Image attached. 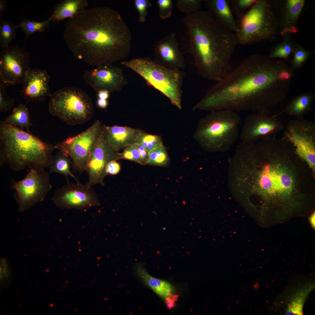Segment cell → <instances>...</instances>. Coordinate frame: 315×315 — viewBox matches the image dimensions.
Returning a JSON list of instances; mask_svg holds the SVG:
<instances>
[{"mask_svg":"<svg viewBox=\"0 0 315 315\" xmlns=\"http://www.w3.org/2000/svg\"><path fill=\"white\" fill-rule=\"evenodd\" d=\"M118 151L106 141L102 130L98 139L90 153L86 163L85 170L88 174L86 185L90 187L97 184L104 185L107 174L106 168L110 161L118 158Z\"/></svg>","mask_w":315,"mask_h":315,"instance_id":"16","label":"cell"},{"mask_svg":"<svg viewBox=\"0 0 315 315\" xmlns=\"http://www.w3.org/2000/svg\"><path fill=\"white\" fill-rule=\"evenodd\" d=\"M234 197L246 208L288 209L311 199L315 174L294 146L276 136L237 146L229 164Z\"/></svg>","mask_w":315,"mask_h":315,"instance_id":"1","label":"cell"},{"mask_svg":"<svg viewBox=\"0 0 315 315\" xmlns=\"http://www.w3.org/2000/svg\"><path fill=\"white\" fill-rule=\"evenodd\" d=\"M159 15L160 18L165 19L169 17L172 14L174 7L172 0H158Z\"/></svg>","mask_w":315,"mask_h":315,"instance_id":"38","label":"cell"},{"mask_svg":"<svg viewBox=\"0 0 315 315\" xmlns=\"http://www.w3.org/2000/svg\"><path fill=\"white\" fill-rule=\"evenodd\" d=\"M52 20V18L51 15L46 20L42 22L30 20L25 18L16 27L17 29H21L25 34V42L28 37L33 34L37 32H43L48 29L50 23Z\"/></svg>","mask_w":315,"mask_h":315,"instance_id":"29","label":"cell"},{"mask_svg":"<svg viewBox=\"0 0 315 315\" xmlns=\"http://www.w3.org/2000/svg\"><path fill=\"white\" fill-rule=\"evenodd\" d=\"M50 76L45 70L30 68L22 84V94L27 100L43 101L51 94L49 81Z\"/></svg>","mask_w":315,"mask_h":315,"instance_id":"20","label":"cell"},{"mask_svg":"<svg viewBox=\"0 0 315 315\" xmlns=\"http://www.w3.org/2000/svg\"><path fill=\"white\" fill-rule=\"evenodd\" d=\"M97 92L98 98L105 99H108L110 93L108 91L105 90H100Z\"/></svg>","mask_w":315,"mask_h":315,"instance_id":"43","label":"cell"},{"mask_svg":"<svg viewBox=\"0 0 315 315\" xmlns=\"http://www.w3.org/2000/svg\"><path fill=\"white\" fill-rule=\"evenodd\" d=\"M7 1L6 0H0V16L4 13L7 8Z\"/></svg>","mask_w":315,"mask_h":315,"instance_id":"45","label":"cell"},{"mask_svg":"<svg viewBox=\"0 0 315 315\" xmlns=\"http://www.w3.org/2000/svg\"><path fill=\"white\" fill-rule=\"evenodd\" d=\"M315 97L311 91L302 93L293 98L283 109L274 115L279 117L286 113L296 119H302L305 113L312 110Z\"/></svg>","mask_w":315,"mask_h":315,"instance_id":"23","label":"cell"},{"mask_svg":"<svg viewBox=\"0 0 315 315\" xmlns=\"http://www.w3.org/2000/svg\"><path fill=\"white\" fill-rule=\"evenodd\" d=\"M284 128L278 117L271 115L267 110L249 115L242 125L241 142L253 144L261 140L276 136Z\"/></svg>","mask_w":315,"mask_h":315,"instance_id":"14","label":"cell"},{"mask_svg":"<svg viewBox=\"0 0 315 315\" xmlns=\"http://www.w3.org/2000/svg\"><path fill=\"white\" fill-rule=\"evenodd\" d=\"M49 97L50 114L69 125L83 124L93 116L94 108L92 100L80 88H63L51 94Z\"/></svg>","mask_w":315,"mask_h":315,"instance_id":"9","label":"cell"},{"mask_svg":"<svg viewBox=\"0 0 315 315\" xmlns=\"http://www.w3.org/2000/svg\"><path fill=\"white\" fill-rule=\"evenodd\" d=\"M291 34L286 33L283 35V41L275 45L272 48L268 56L270 58L278 57L286 62L289 61V57L297 43L291 38Z\"/></svg>","mask_w":315,"mask_h":315,"instance_id":"27","label":"cell"},{"mask_svg":"<svg viewBox=\"0 0 315 315\" xmlns=\"http://www.w3.org/2000/svg\"><path fill=\"white\" fill-rule=\"evenodd\" d=\"M169 161L166 149L163 145L158 147L149 153L148 164L158 166L165 165Z\"/></svg>","mask_w":315,"mask_h":315,"instance_id":"33","label":"cell"},{"mask_svg":"<svg viewBox=\"0 0 315 315\" xmlns=\"http://www.w3.org/2000/svg\"><path fill=\"white\" fill-rule=\"evenodd\" d=\"M121 63L140 75L147 84L167 97L178 109L182 108L184 74L180 70L168 69L148 57L134 58Z\"/></svg>","mask_w":315,"mask_h":315,"instance_id":"7","label":"cell"},{"mask_svg":"<svg viewBox=\"0 0 315 315\" xmlns=\"http://www.w3.org/2000/svg\"><path fill=\"white\" fill-rule=\"evenodd\" d=\"M83 78L85 83L97 92L102 90L110 93L119 91L127 83L123 68L112 64L100 65L86 71Z\"/></svg>","mask_w":315,"mask_h":315,"instance_id":"17","label":"cell"},{"mask_svg":"<svg viewBox=\"0 0 315 315\" xmlns=\"http://www.w3.org/2000/svg\"><path fill=\"white\" fill-rule=\"evenodd\" d=\"M135 143L143 146L149 153L163 145L159 136L148 134L140 130L138 131Z\"/></svg>","mask_w":315,"mask_h":315,"instance_id":"31","label":"cell"},{"mask_svg":"<svg viewBox=\"0 0 315 315\" xmlns=\"http://www.w3.org/2000/svg\"><path fill=\"white\" fill-rule=\"evenodd\" d=\"M311 222L312 223V224L313 225H315V213H314L311 216L310 218Z\"/></svg>","mask_w":315,"mask_h":315,"instance_id":"46","label":"cell"},{"mask_svg":"<svg viewBox=\"0 0 315 315\" xmlns=\"http://www.w3.org/2000/svg\"><path fill=\"white\" fill-rule=\"evenodd\" d=\"M123 158L141 164V156L136 143L126 147L122 154Z\"/></svg>","mask_w":315,"mask_h":315,"instance_id":"37","label":"cell"},{"mask_svg":"<svg viewBox=\"0 0 315 315\" xmlns=\"http://www.w3.org/2000/svg\"><path fill=\"white\" fill-rule=\"evenodd\" d=\"M294 76L284 60L251 55L209 90L196 107L210 112L266 110L285 99Z\"/></svg>","mask_w":315,"mask_h":315,"instance_id":"2","label":"cell"},{"mask_svg":"<svg viewBox=\"0 0 315 315\" xmlns=\"http://www.w3.org/2000/svg\"><path fill=\"white\" fill-rule=\"evenodd\" d=\"M97 105L99 107L102 108H106L108 105L107 99L97 98Z\"/></svg>","mask_w":315,"mask_h":315,"instance_id":"44","label":"cell"},{"mask_svg":"<svg viewBox=\"0 0 315 315\" xmlns=\"http://www.w3.org/2000/svg\"><path fill=\"white\" fill-rule=\"evenodd\" d=\"M234 33L238 44L246 46L262 40L274 41L279 31L270 1L257 0L236 20Z\"/></svg>","mask_w":315,"mask_h":315,"instance_id":"8","label":"cell"},{"mask_svg":"<svg viewBox=\"0 0 315 315\" xmlns=\"http://www.w3.org/2000/svg\"><path fill=\"white\" fill-rule=\"evenodd\" d=\"M120 170V165L116 160L110 161L107 164L106 168V174H109L111 175L117 174L119 172Z\"/></svg>","mask_w":315,"mask_h":315,"instance_id":"40","label":"cell"},{"mask_svg":"<svg viewBox=\"0 0 315 315\" xmlns=\"http://www.w3.org/2000/svg\"><path fill=\"white\" fill-rule=\"evenodd\" d=\"M208 12L219 23L234 32L237 30L236 20L234 17L228 0H203Z\"/></svg>","mask_w":315,"mask_h":315,"instance_id":"22","label":"cell"},{"mask_svg":"<svg viewBox=\"0 0 315 315\" xmlns=\"http://www.w3.org/2000/svg\"><path fill=\"white\" fill-rule=\"evenodd\" d=\"M136 144L140 155L141 164H148L149 158V152L142 146L137 144Z\"/></svg>","mask_w":315,"mask_h":315,"instance_id":"41","label":"cell"},{"mask_svg":"<svg viewBox=\"0 0 315 315\" xmlns=\"http://www.w3.org/2000/svg\"><path fill=\"white\" fill-rule=\"evenodd\" d=\"M257 0H230L229 4L233 14L238 18L250 8Z\"/></svg>","mask_w":315,"mask_h":315,"instance_id":"34","label":"cell"},{"mask_svg":"<svg viewBox=\"0 0 315 315\" xmlns=\"http://www.w3.org/2000/svg\"><path fill=\"white\" fill-rule=\"evenodd\" d=\"M137 271L141 279L161 297L165 299L173 294L174 288L169 283L152 276L140 265Z\"/></svg>","mask_w":315,"mask_h":315,"instance_id":"25","label":"cell"},{"mask_svg":"<svg viewBox=\"0 0 315 315\" xmlns=\"http://www.w3.org/2000/svg\"><path fill=\"white\" fill-rule=\"evenodd\" d=\"M292 53L291 67L294 70L302 67L309 58L311 52L297 44Z\"/></svg>","mask_w":315,"mask_h":315,"instance_id":"32","label":"cell"},{"mask_svg":"<svg viewBox=\"0 0 315 315\" xmlns=\"http://www.w3.org/2000/svg\"><path fill=\"white\" fill-rule=\"evenodd\" d=\"M102 126L100 121H96L84 131L55 145V149L69 157L76 171L85 170L89 156L101 133Z\"/></svg>","mask_w":315,"mask_h":315,"instance_id":"11","label":"cell"},{"mask_svg":"<svg viewBox=\"0 0 315 315\" xmlns=\"http://www.w3.org/2000/svg\"><path fill=\"white\" fill-rule=\"evenodd\" d=\"M0 18V45L6 48L10 46V44L16 37L17 29L10 20H4L1 17Z\"/></svg>","mask_w":315,"mask_h":315,"instance_id":"30","label":"cell"},{"mask_svg":"<svg viewBox=\"0 0 315 315\" xmlns=\"http://www.w3.org/2000/svg\"><path fill=\"white\" fill-rule=\"evenodd\" d=\"M138 131L127 127L104 126L102 127V132L106 141L117 151L135 143Z\"/></svg>","mask_w":315,"mask_h":315,"instance_id":"21","label":"cell"},{"mask_svg":"<svg viewBox=\"0 0 315 315\" xmlns=\"http://www.w3.org/2000/svg\"><path fill=\"white\" fill-rule=\"evenodd\" d=\"M183 20L196 67L204 78L219 82L231 70L230 59L238 45L234 33L207 11L186 15Z\"/></svg>","mask_w":315,"mask_h":315,"instance_id":"4","label":"cell"},{"mask_svg":"<svg viewBox=\"0 0 315 315\" xmlns=\"http://www.w3.org/2000/svg\"><path fill=\"white\" fill-rule=\"evenodd\" d=\"M179 43L174 33L160 40L155 46L156 62L171 69L180 70L186 66L184 57L179 47Z\"/></svg>","mask_w":315,"mask_h":315,"instance_id":"19","label":"cell"},{"mask_svg":"<svg viewBox=\"0 0 315 315\" xmlns=\"http://www.w3.org/2000/svg\"><path fill=\"white\" fill-rule=\"evenodd\" d=\"M291 144L298 155L315 173V123L295 119L288 124L282 137Z\"/></svg>","mask_w":315,"mask_h":315,"instance_id":"12","label":"cell"},{"mask_svg":"<svg viewBox=\"0 0 315 315\" xmlns=\"http://www.w3.org/2000/svg\"><path fill=\"white\" fill-rule=\"evenodd\" d=\"M71 160L70 158L59 151L53 155L52 162L49 166L50 174L57 173L64 175L67 178L69 176L74 178L77 182L79 181L70 170Z\"/></svg>","mask_w":315,"mask_h":315,"instance_id":"28","label":"cell"},{"mask_svg":"<svg viewBox=\"0 0 315 315\" xmlns=\"http://www.w3.org/2000/svg\"><path fill=\"white\" fill-rule=\"evenodd\" d=\"M29 168L25 177L21 180L14 181L12 185L15 191L14 199L20 212L43 201L52 187L50 173L45 168L36 166Z\"/></svg>","mask_w":315,"mask_h":315,"instance_id":"10","label":"cell"},{"mask_svg":"<svg viewBox=\"0 0 315 315\" xmlns=\"http://www.w3.org/2000/svg\"><path fill=\"white\" fill-rule=\"evenodd\" d=\"M55 204L62 209L83 210L99 205L95 192L80 182L68 183L57 189L52 198Z\"/></svg>","mask_w":315,"mask_h":315,"instance_id":"15","label":"cell"},{"mask_svg":"<svg viewBox=\"0 0 315 315\" xmlns=\"http://www.w3.org/2000/svg\"><path fill=\"white\" fill-rule=\"evenodd\" d=\"M29 56L23 47L10 46L0 52V84L6 87L23 84L31 68Z\"/></svg>","mask_w":315,"mask_h":315,"instance_id":"13","label":"cell"},{"mask_svg":"<svg viewBox=\"0 0 315 315\" xmlns=\"http://www.w3.org/2000/svg\"><path fill=\"white\" fill-rule=\"evenodd\" d=\"M134 4L139 13V21L144 22L148 15L147 9L152 6L151 3L148 0H134Z\"/></svg>","mask_w":315,"mask_h":315,"instance_id":"39","label":"cell"},{"mask_svg":"<svg viewBox=\"0 0 315 315\" xmlns=\"http://www.w3.org/2000/svg\"><path fill=\"white\" fill-rule=\"evenodd\" d=\"M203 1L201 0H177L176 5L179 11L187 15L200 10Z\"/></svg>","mask_w":315,"mask_h":315,"instance_id":"35","label":"cell"},{"mask_svg":"<svg viewBox=\"0 0 315 315\" xmlns=\"http://www.w3.org/2000/svg\"><path fill=\"white\" fill-rule=\"evenodd\" d=\"M178 298L177 295L172 294L165 299L166 305L169 308L171 309L173 307L174 302Z\"/></svg>","mask_w":315,"mask_h":315,"instance_id":"42","label":"cell"},{"mask_svg":"<svg viewBox=\"0 0 315 315\" xmlns=\"http://www.w3.org/2000/svg\"><path fill=\"white\" fill-rule=\"evenodd\" d=\"M27 104V103L25 104H19L13 108L12 113L2 121L30 132L29 129L32 125Z\"/></svg>","mask_w":315,"mask_h":315,"instance_id":"26","label":"cell"},{"mask_svg":"<svg viewBox=\"0 0 315 315\" xmlns=\"http://www.w3.org/2000/svg\"><path fill=\"white\" fill-rule=\"evenodd\" d=\"M88 5L85 0H64L57 5L51 15L52 20L62 21L70 18L86 9Z\"/></svg>","mask_w":315,"mask_h":315,"instance_id":"24","label":"cell"},{"mask_svg":"<svg viewBox=\"0 0 315 315\" xmlns=\"http://www.w3.org/2000/svg\"><path fill=\"white\" fill-rule=\"evenodd\" d=\"M271 9L278 27L279 33L295 34L296 24L305 4L304 0L270 1Z\"/></svg>","mask_w":315,"mask_h":315,"instance_id":"18","label":"cell"},{"mask_svg":"<svg viewBox=\"0 0 315 315\" xmlns=\"http://www.w3.org/2000/svg\"><path fill=\"white\" fill-rule=\"evenodd\" d=\"M64 27V39L73 55L92 66L112 64L130 53V29L110 7L86 9L69 18Z\"/></svg>","mask_w":315,"mask_h":315,"instance_id":"3","label":"cell"},{"mask_svg":"<svg viewBox=\"0 0 315 315\" xmlns=\"http://www.w3.org/2000/svg\"><path fill=\"white\" fill-rule=\"evenodd\" d=\"M240 117L235 111H213L200 121L195 134L199 144L211 152H224L232 147L239 137Z\"/></svg>","mask_w":315,"mask_h":315,"instance_id":"6","label":"cell"},{"mask_svg":"<svg viewBox=\"0 0 315 315\" xmlns=\"http://www.w3.org/2000/svg\"><path fill=\"white\" fill-rule=\"evenodd\" d=\"M5 87L0 84V112L4 113L10 111L14 105L15 99L10 97L6 92Z\"/></svg>","mask_w":315,"mask_h":315,"instance_id":"36","label":"cell"},{"mask_svg":"<svg viewBox=\"0 0 315 315\" xmlns=\"http://www.w3.org/2000/svg\"><path fill=\"white\" fill-rule=\"evenodd\" d=\"M55 149L24 130L1 121L0 124V166L7 164L18 171L32 166L49 167Z\"/></svg>","mask_w":315,"mask_h":315,"instance_id":"5","label":"cell"}]
</instances>
